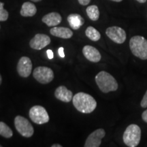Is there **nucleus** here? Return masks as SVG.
<instances>
[{
  "label": "nucleus",
  "instance_id": "3",
  "mask_svg": "<svg viewBox=\"0 0 147 147\" xmlns=\"http://www.w3.org/2000/svg\"><path fill=\"white\" fill-rule=\"evenodd\" d=\"M132 54L142 60H147V40L141 36H133L129 40Z\"/></svg>",
  "mask_w": 147,
  "mask_h": 147
},
{
  "label": "nucleus",
  "instance_id": "25",
  "mask_svg": "<svg viewBox=\"0 0 147 147\" xmlns=\"http://www.w3.org/2000/svg\"><path fill=\"white\" fill-rule=\"evenodd\" d=\"M47 53L48 55V57H49V59H52L53 58V57H54V55H53V51H51V49H49V50L47 51Z\"/></svg>",
  "mask_w": 147,
  "mask_h": 147
},
{
  "label": "nucleus",
  "instance_id": "29",
  "mask_svg": "<svg viewBox=\"0 0 147 147\" xmlns=\"http://www.w3.org/2000/svg\"><path fill=\"white\" fill-rule=\"evenodd\" d=\"M110 1H115V2H121V1H122L123 0H110Z\"/></svg>",
  "mask_w": 147,
  "mask_h": 147
},
{
  "label": "nucleus",
  "instance_id": "13",
  "mask_svg": "<svg viewBox=\"0 0 147 147\" xmlns=\"http://www.w3.org/2000/svg\"><path fill=\"white\" fill-rule=\"evenodd\" d=\"M55 96L61 102H69L73 98V93L65 86H60L55 90Z\"/></svg>",
  "mask_w": 147,
  "mask_h": 147
},
{
  "label": "nucleus",
  "instance_id": "9",
  "mask_svg": "<svg viewBox=\"0 0 147 147\" xmlns=\"http://www.w3.org/2000/svg\"><path fill=\"white\" fill-rule=\"evenodd\" d=\"M106 136L104 129H98L90 134L84 143L85 147H99L102 143V140Z\"/></svg>",
  "mask_w": 147,
  "mask_h": 147
},
{
  "label": "nucleus",
  "instance_id": "4",
  "mask_svg": "<svg viewBox=\"0 0 147 147\" xmlns=\"http://www.w3.org/2000/svg\"><path fill=\"white\" fill-rule=\"evenodd\" d=\"M125 144L129 147H136L141 140V129L138 125L131 124L126 128L123 136Z\"/></svg>",
  "mask_w": 147,
  "mask_h": 147
},
{
  "label": "nucleus",
  "instance_id": "22",
  "mask_svg": "<svg viewBox=\"0 0 147 147\" xmlns=\"http://www.w3.org/2000/svg\"><path fill=\"white\" fill-rule=\"evenodd\" d=\"M140 106L142 108H147V90L140 102Z\"/></svg>",
  "mask_w": 147,
  "mask_h": 147
},
{
  "label": "nucleus",
  "instance_id": "27",
  "mask_svg": "<svg viewBox=\"0 0 147 147\" xmlns=\"http://www.w3.org/2000/svg\"><path fill=\"white\" fill-rule=\"evenodd\" d=\"M136 1H137L138 2L140 3H144L146 1V0H136Z\"/></svg>",
  "mask_w": 147,
  "mask_h": 147
},
{
  "label": "nucleus",
  "instance_id": "7",
  "mask_svg": "<svg viewBox=\"0 0 147 147\" xmlns=\"http://www.w3.org/2000/svg\"><path fill=\"white\" fill-rule=\"evenodd\" d=\"M33 76L38 82L41 84L51 82L54 78V73L51 68L45 66H39L35 68Z\"/></svg>",
  "mask_w": 147,
  "mask_h": 147
},
{
  "label": "nucleus",
  "instance_id": "14",
  "mask_svg": "<svg viewBox=\"0 0 147 147\" xmlns=\"http://www.w3.org/2000/svg\"><path fill=\"white\" fill-rule=\"evenodd\" d=\"M42 21L49 27H55L61 23L62 21L61 16L58 12H51L42 17Z\"/></svg>",
  "mask_w": 147,
  "mask_h": 147
},
{
  "label": "nucleus",
  "instance_id": "10",
  "mask_svg": "<svg viewBox=\"0 0 147 147\" xmlns=\"http://www.w3.org/2000/svg\"><path fill=\"white\" fill-rule=\"evenodd\" d=\"M50 37L43 34H38L29 42V46L34 50H42L51 43Z\"/></svg>",
  "mask_w": 147,
  "mask_h": 147
},
{
  "label": "nucleus",
  "instance_id": "26",
  "mask_svg": "<svg viewBox=\"0 0 147 147\" xmlns=\"http://www.w3.org/2000/svg\"><path fill=\"white\" fill-rule=\"evenodd\" d=\"M142 119L145 123H147V109L143 112V113L142 114Z\"/></svg>",
  "mask_w": 147,
  "mask_h": 147
},
{
  "label": "nucleus",
  "instance_id": "6",
  "mask_svg": "<svg viewBox=\"0 0 147 147\" xmlns=\"http://www.w3.org/2000/svg\"><path fill=\"white\" fill-rule=\"evenodd\" d=\"M29 115L33 122L36 124H45L49 121V116L43 106H34L29 110Z\"/></svg>",
  "mask_w": 147,
  "mask_h": 147
},
{
  "label": "nucleus",
  "instance_id": "5",
  "mask_svg": "<svg viewBox=\"0 0 147 147\" xmlns=\"http://www.w3.org/2000/svg\"><path fill=\"white\" fill-rule=\"evenodd\" d=\"M14 125L17 131L25 138H30L34 133V129L29 121L22 116H16L14 119Z\"/></svg>",
  "mask_w": 147,
  "mask_h": 147
},
{
  "label": "nucleus",
  "instance_id": "24",
  "mask_svg": "<svg viewBox=\"0 0 147 147\" xmlns=\"http://www.w3.org/2000/svg\"><path fill=\"white\" fill-rule=\"evenodd\" d=\"M78 3L82 5H87L89 4L91 0H78Z\"/></svg>",
  "mask_w": 147,
  "mask_h": 147
},
{
  "label": "nucleus",
  "instance_id": "11",
  "mask_svg": "<svg viewBox=\"0 0 147 147\" xmlns=\"http://www.w3.org/2000/svg\"><path fill=\"white\" fill-rule=\"evenodd\" d=\"M32 70V63L27 57H22L17 64L18 74L21 77L27 78L31 74Z\"/></svg>",
  "mask_w": 147,
  "mask_h": 147
},
{
  "label": "nucleus",
  "instance_id": "15",
  "mask_svg": "<svg viewBox=\"0 0 147 147\" xmlns=\"http://www.w3.org/2000/svg\"><path fill=\"white\" fill-rule=\"evenodd\" d=\"M51 35L63 39H69L73 36L72 31L63 27H54L50 30Z\"/></svg>",
  "mask_w": 147,
  "mask_h": 147
},
{
  "label": "nucleus",
  "instance_id": "21",
  "mask_svg": "<svg viewBox=\"0 0 147 147\" xmlns=\"http://www.w3.org/2000/svg\"><path fill=\"white\" fill-rule=\"evenodd\" d=\"M4 3L0 2V21H5L8 18V12L3 8Z\"/></svg>",
  "mask_w": 147,
  "mask_h": 147
},
{
  "label": "nucleus",
  "instance_id": "16",
  "mask_svg": "<svg viewBox=\"0 0 147 147\" xmlns=\"http://www.w3.org/2000/svg\"><path fill=\"white\" fill-rule=\"evenodd\" d=\"M67 19L69 25L74 30H78L84 23V19L78 14H69Z\"/></svg>",
  "mask_w": 147,
  "mask_h": 147
},
{
  "label": "nucleus",
  "instance_id": "8",
  "mask_svg": "<svg viewBox=\"0 0 147 147\" xmlns=\"http://www.w3.org/2000/svg\"><path fill=\"white\" fill-rule=\"evenodd\" d=\"M106 34L112 41L119 45L125 42L127 38L124 29L117 26L108 27L106 30Z\"/></svg>",
  "mask_w": 147,
  "mask_h": 147
},
{
  "label": "nucleus",
  "instance_id": "20",
  "mask_svg": "<svg viewBox=\"0 0 147 147\" xmlns=\"http://www.w3.org/2000/svg\"><path fill=\"white\" fill-rule=\"evenodd\" d=\"M0 135L5 138H10L13 135L12 130L5 123L0 121Z\"/></svg>",
  "mask_w": 147,
  "mask_h": 147
},
{
  "label": "nucleus",
  "instance_id": "18",
  "mask_svg": "<svg viewBox=\"0 0 147 147\" xmlns=\"http://www.w3.org/2000/svg\"><path fill=\"white\" fill-rule=\"evenodd\" d=\"M87 14L91 21H96L100 18V10H99L98 7L95 5H89L87 8L86 10Z\"/></svg>",
  "mask_w": 147,
  "mask_h": 147
},
{
  "label": "nucleus",
  "instance_id": "31",
  "mask_svg": "<svg viewBox=\"0 0 147 147\" xmlns=\"http://www.w3.org/2000/svg\"><path fill=\"white\" fill-rule=\"evenodd\" d=\"M1 82H2V78H1V74H0V85H1Z\"/></svg>",
  "mask_w": 147,
  "mask_h": 147
},
{
  "label": "nucleus",
  "instance_id": "23",
  "mask_svg": "<svg viewBox=\"0 0 147 147\" xmlns=\"http://www.w3.org/2000/svg\"><path fill=\"white\" fill-rule=\"evenodd\" d=\"M59 55L60 56V57L64 58L65 57V54H64V49L63 47H60L58 50Z\"/></svg>",
  "mask_w": 147,
  "mask_h": 147
},
{
  "label": "nucleus",
  "instance_id": "17",
  "mask_svg": "<svg viewBox=\"0 0 147 147\" xmlns=\"http://www.w3.org/2000/svg\"><path fill=\"white\" fill-rule=\"evenodd\" d=\"M37 12V8L36 6L33 3L27 2L23 3L22 5L21 10L20 13H21V16H24V17H32L34 16Z\"/></svg>",
  "mask_w": 147,
  "mask_h": 147
},
{
  "label": "nucleus",
  "instance_id": "32",
  "mask_svg": "<svg viewBox=\"0 0 147 147\" xmlns=\"http://www.w3.org/2000/svg\"><path fill=\"white\" fill-rule=\"evenodd\" d=\"M2 146H1V145H0V147H1Z\"/></svg>",
  "mask_w": 147,
  "mask_h": 147
},
{
  "label": "nucleus",
  "instance_id": "19",
  "mask_svg": "<svg viewBox=\"0 0 147 147\" xmlns=\"http://www.w3.org/2000/svg\"><path fill=\"white\" fill-rule=\"evenodd\" d=\"M85 35L92 41H98L101 38L100 33L93 27H88L85 30Z\"/></svg>",
  "mask_w": 147,
  "mask_h": 147
},
{
  "label": "nucleus",
  "instance_id": "2",
  "mask_svg": "<svg viewBox=\"0 0 147 147\" xmlns=\"http://www.w3.org/2000/svg\"><path fill=\"white\" fill-rule=\"evenodd\" d=\"M95 82L101 91L108 93L118 89L119 85L116 79L107 71H102L95 76Z\"/></svg>",
  "mask_w": 147,
  "mask_h": 147
},
{
  "label": "nucleus",
  "instance_id": "30",
  "mask_svg": "<svg viewBox=\"0 0 147 147\" xmlns=\"http://www.w3.org/2000/svg\"><path fill=\"white\" fill-rule=\"evenodd\" d=\"M32 1H34V2H39V1H41L42 0H31Z\"/></svg>",
  "mask_w": 147,
  "mask_h": 147
},
{
  "label": "nucleus",
  "instance_id": "1",
  "mask_svg": "<svg viewBox=\"0 0 147 147\" xmlns=\"http://www.w3.org/2000/svg\"><path fill=\"white\" fill-rule=\"evenodd\" d=\"M72 102L76 109L82 113H91L97 107V102L95 99L83 92H79L74 95Z\"/></svg>",
  "mask_w": 147,
  "mask_h": 147
},
{
  "label": "nucleus",
  "instance_id": "12",
  "mask_svg": "<svg viewBox=\"0 0 147 147\" xmlns=\"http://www.w3.org/2000/svg\"><path fill=\"white\" fill-rule=\"evenodd\" d=\"M82 53L87 59L93 63H97L100 61L102 58L99 51L96 48L92 47V46H84L82 49Z\"/></svg>",
  "mask_w": 147,
  "mask_h": 147
},
{
  "label": "nucleus",
  "instance_id": "28",
  "mask_svg": "<svg viewBox=\"0 0 147 147\" xmlns=\"http://www.w3.org/2000/svg\"><path fill=\"white\" fill-rule=\"evenodd\" d=\"M52 147H62L61 145L59 144H53L52 146H51Z\"/></svg>",
  "mask_w": 147,
  "mask_h": 147
}]
</instances>
